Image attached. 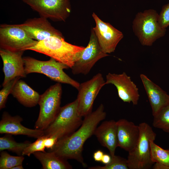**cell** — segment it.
<instances>
[{
  "label": "cell",
  "mask_w": 169,
  "mask_h": 169,
  "mask_svg": "<svg viewBox=\"0 0 169 169\" xmlns=\"http://www.w3.org/2000/svg\"><path fill=\"white\" fill-rule=\"evenodd\" d=\"M11 94L20 103L28 107L38 104L40 96L37 92L20 79L14 85Z\"/></svg>",
  "instance_id": "ffe728a7"
},
{
  "label": "cell",
  "mask_w": 169,
  "mask_h": 169,
  "mask_svg": "<svg viewBox=\"0 0 169 169\" xmlns=\"http://www.w3.org/2000/svg\"><path fill=\"white\" fill-rule=\"evenodd\" d=\"M118 147L128 152L136 146L140 135L139 125L125 119L116 121Z\"/></svg>",
  "instance_id": "2e32d148"
},
{
  "label": "cell",
  "mask_w": 169,
  "mask_h": 169,
  "mask_svg": "<svg viewBox=\"0 0 169 169\" xmlns=\"http://www.w3.org/2000/svg\"><path fill=\"white\" fill-rule=\"evenodd\" d=\"M84 48L67 42L64 37L52 36L38 41L28 50L47 55L71 68Z\"/></svg>",
  "instance_id": "7a4b0ae2"
},
{
  "label": "cell",
  "mask_w": 169,
  "mask_h": 169,
  "mask_svg": "<svg viewBox=\"0 0 169 169\" xmlns=\"http://www.w3.org/2000/svg\"><path fill=\"white\" fill-rule=\"evenodd\" d=\"M24 52H13L0 49V55L3 62V70L4 74L3 86L16 77H26L22 57Z\"/></svg>",
  "instance_id": "5bb4252c"
},
{
  "label": "cell",
  "mask_w": 169,
  "mask_h": 169,
  "mask_svg": "<svg viewBox=\"0 0 169 169\" xmlns=\"http://www.w3.org/2000/svg\"><path fill=\"white\" fill-rule=\"evenodd\" d=\"M105 84H112L117 89L119 97L125 102L137 105L139 98L138 89L125 72L120 74L109 73Z\"/></svg>",
  "instance_id": "4fadbf2b"
},
{
  "label": "cell",
  "mask_w": 169,
  "mask_h": 169,
  "mask_svg": "<svg viewBox=\"0 0 169 169\" xmlns=\"http://www.w3.org/2000/svg\"><path fill=\"white\" fill-rule=\"evenodd\" d=\"M22 165H18L12 167L11 169H23Z\"/></svg>",
  "instance_id": "d6a6232c"
},
{
  "label": "cell",
  "mask_w": 169,
  "mask_h": 169,
  "mask_svg": "<svg viewBox=\"0 0 169 169\" xmlns=\"http://www.w3.org/2000/svg\"><path fill=\"white\" fill-rule=\"evenodd\" d=\"M153 116V126L169 133V104Z\"/></svg>",
  "instance_id": "cb8c5ba5"
},
{
  "label": "cell",
  "mask_w": 169,
  "mask_h": 169,
  "mask_svg": "<svg viewBox=\"0 0 169 169\" xmlns=\"http://www.w3.org/2000/svg\"><path fill=\"white\" fill-rule=\"evenodd\" d=\"M46 137V136L44 135L37 138L33 143H31L24 149L22 155L29 156L31 154L37 151H45L44 140Z\"/></svg>",
  "instance_id": "4316f807"
},
{
  "label": "cell",
  "mask_w": 169,
  "mask_h": 169,
  "mask_svg": "<svg viewBox=\"0 0 169 169\" xmlns=\"http://www.w3.org/2000/svg\"><path fill=\"white\" fill-rule=\"evenodd\" d=\"M31 143L28 141L17 142L11 137L5 136L0 138V151L7 150L19 156H22L24 149Z\"/></svg>",
  "instance_id": "7402d4cb"
},
{
  "label": "cell",
  "mask_w": 169,
  "mask_h": 169,
  "mask_svg": "<svg viewBox=\"0 0 169 169\" xmlns=\"http://www.w3.org/2000/svg\"><path fill=\"white\" fill-rule=\"evenodd\" d=\"M18 25L30 37L38 41L52 36L64 37L60 31L51 25L47 18L42 17L28 19Z\"/></svg>",
  "instance_id": "9a60e30c"
},
{
  "label": "cell",
  "mask_w": 169,
  "mask_h": 169,
  "mask_svg": "<svg viewBox=\"0 0 169 169\" xmlns=\"http://www.w3.org/2000/svg\"><path fill=\"white\" fill-rule=\"evenodd\" d=\"M140 135L134 148L129 152L127 161L129 169H148L154 163L151 157L150 142L155 141L156 134L147 123L139 125Z\"/></svg>",
  "instance_id": "8992f818"
},
{
  "label": "cell",
  "mask_w": 169,
  "mask_h": 169,
  "mask_svg": "<svg viewBox=\"0 0 169 169\" xmlns=\"http://www.w3.org/2000/svg\"><path fill=\"white\" fill-rule=\"evenodd\" d=\"M92 16L95 23L92 29L102 50L106 54L113 52L123 37V33L110 23L102 21L95 13Z\"/></svg>",
  "instance_id": "7c38bea8"
},
{
  "label": "cell",
  "mask_w": 169,
  "mask_h": 169,
  "mask_svg": "<svg viewBox=\"0 0 169 169\" xmlns=\"http://www.w3.org/2000/svg\"><path fill=\"white\" fill-rule=\"evenodd\" d=\"M23 119L20 116H11L8 112L3 113L0 121V133L14 135H24L38 138L44 135V131L39 129H32L22 125Z\"/></svg>",
  "instance_id": "e0dca14e"
},
{
  "label": "cell",
  "mask_w": 169,
  "mask_h": 169,
  "mask_svg": "<svg viewBox=\"0 0 169 169\" xmlns=\"http://www.w3.org/2000/svg\"><path fill=\"white\" fill-rule=\"evenodd\" d=\"M41 162L43 169H70L72 166L67 161L50 151H37L33 154Z\"/></svg>",
  "instance_id": "44dd1931"
},
{
  "label": "cell",
  "mask_w": 169,
  "mask_h": 169,
  "mask_svg": "<svg viewBox=\"0 0 169 169\" xmlns=\"http://www.w3.org/2000/svg\"><path fill=\"white\" fill-rule=\"evenodd\" d=\"M26 75L36 73L43 74L51 80L60 83L69 84L77 90L80 84L71 78L63 70L69 67L51 58L47 61H41L30 57H23Z\"/></svg>",
  "instance_id": "5b68a950"
},
{
  "label": "cell",
  "mask_w": 169,
  "mask_h": 169,
  "mask_svg": "<svg viewBox=\"0 0 169 169\" xmlns=\"http://www.w3.org/2000/svg\"><path fill=\"white\" fill-rule=\"evenodd\" d=\"M109 56L102 50L95 34L92 28L89 43L82 51L78 59L72 67L74 74H87L99 60Z\"/></svg>",
  "instance_id": "8fae6325"
},
{
  "label": "cell",
  "mask_w": 169,
  "mask_h": 169,
  "mask_svg": "<svg viewBox=\"0 0 169 169\" xmlns=\"http://www.w3.org/2000/svg\"><path fill=\"white\" fill-rule=\"evenodd\" d=\"M110 162L104 166H95L89 167V169H128L127 160L119 156L111 157Z\"/></svg>",
  "instance_id": "484cf974"
},
{
  "label": "cell",
  "mask_w": 169,
  "mask_h": 169,
  "mask_svg": "<svg viewBox=\"0 0 169 169\" xmlns=\"http://www.w3.org/2000/svg\"><path fill=\"white\" fill-rule=\"evenodd\" d=\"M58 140V138L55 136H46L44 140V144L45 148L50 150H52Z\"/></svg>",
  "instance_id": "f546056e"
},
{
  "label": "cell",
  "mask_w": 169,
  "mask_h": 169,
  "mask_svg": "<svg viewBox=\"0 0 169 169\" xmlns=\"http://www.w3.org/2000/svg\"><path fill=\"white\" fill-rule=\"evenodd\" d=\"M106 116L104 107L101 104L95 111L84 117L79 127L71 134L59 140L50 151L63 159H74L85 167L82 156L86 141L93 135L98 125Z\"/></svg>",
  "instance_id": "6da1fadb"
},
{
  "label": "cell",
  "mask_w": 169,
  "mask_h": 169,
  "mask_svg": "<svg viewBox=\"0 0 169 169\" xmlns=\"http://www.w3.org/2000/svg\"><path fill=\"white\" fill-rule=\"evenodd\" d=\"M78 100L61 107L55 118L44 130V135L55 136L58 140L73 133L81 126L83 120L78 111Z\"/></svg>",
  "instance_id": "3957f363"
},
{
  "label": "cell",
  "mask_w": 169,
  "mask_h": 169,
  "mask_svg": "<svg viewBox=\"0 0 169 169\" xmlns=\"http://www.w3.org/2000/svg\"><path fill=\"white\" fill-rule=\"evenodd\" d=\"M150 142L151 157L154 163H157L167 167L169 169V149L165 150L154 142Z\"/></svg>",
  "instance_id": "603a6c76"
},
{
  "label": "cell",
  "mask_w": 169,
  "mask_h": 169,
  "mask_svg": "<svg viewBox=\"0 0 169 169\" xmlns=\"http://www.w3.org/2000/svg\"><path fill=\"white\" fill-rule=\"evenodd\" d=\"M38 42L30 37L18 24H0V49L13 52L24 51Z\"/></svg>",
  "instance_id": "ba28073f"
},
{
  "label": "cell",
  "mask_w": 169,
  "mask_h": 169,
  "mask_svg": "<svg viewBox=\"0 0 169 169\" xmlns=\"http://www.w3.org/2000/svg\"><path fill=\"white\" fill-rule=\"evenodd\" d=\"M105 84L103 75L98 73L90 79L80 84L77 99L79 115L85 117L92 112L94 100L102 87Z\"/></svg>",
  "instance_id": "30bf717a"
},
{
  "label": "cell",
  "mask_w": 169,
  "mask_h": 169,
  "mask_svg": "<svg viewBox=\"0 0 169 169\" xmlns=\"http://www.w3.org/2000/svg\"><path fill=\"white\" fill-rule=\"evenodd\" d=\"M158 16L159 14L153 9L139 12L136 15L132 22V29L142 45L151 46L165 34L166 29L160 26Z\"/></svg>",
  "instance_id": "277c9868"
},
{
  "label": "cell",
  "mask_w": 169,
  "mask_h": 169,
  "mask_svg": "<svg viewBox=\"0 0 169 169\" xmlns=\"http://www.w3.org/2000/svg\"><path fill=\"white\" fill-rule=\"evenodd\" d=\"M140 77L151 105L153 116L169 104V95L147 76L141 74Z\"/></svg>",
  "instance_id": "ac0fdd59"
},
{
  "label": "cell",
  "mask_w": 169,
  "mask_h": 169,
  "mask_svg": "<svg viewBox=\"0 0 169 169\" xmlns=\"http://www.w3.org/2000/svg\"></svg>",
  "instance_id": "836d02e7"
},
{
  "label": "cell",
  "mask_w": 169,
  "mask_h": 169,
  "mask_svg": "<svg viewBox=\"0 0 169 169\" xmlns=\"http://www.w3.org/2000/svg\"><path fill=\"white\" fill-rule=\"evenodd\" d=\"M21 78L16 77L8 82L3 86V88L0 91V109L4 108L8 97L11 93L13 89L18 80Z\"/></svg>",
  "instance_id": "83f0119b"
},
{
  "label": "cell",
  "mask_w": 169,
  "mask_h": 169,
  "mask_svg": "<svg viewBox=\"0 0 169 169\" xmlns=\"http://www.w3.org/2000/svg\"><path fill=\"white\" fill-rule=\"evenodd\" d=\"M158 20L162 28H166L169 26V3L162 7L159 14Z\"/></svg>",
  "instance_id": "f1b7e54d"
},
{
  "label": "cell",
  "mask_w": 169,
  "mask_h": 169,
  "mask_svg": "<svg viewBox=\"0 0 169 169\" xmlns=\"http://www.w3.org/2000/svg\"><path fill=\"white\" fill-rule=\"evenodd\" d=\"M104 154L103 152L100 150L96 151L93 154L94 160L96 161L101 162Z\"/></svg>",
  "instance_id": "4dcf8cb0"
},
{
  "label": "cell",
  "mask_w": 169,
  "mask_h": 169,
  "mask_svg": "<svg viewBox=\"0 0 169 169\" xmlns=\"http://www.w3.org/2000/svg\"><path fill=\"white\" fill-rule=\"evenodd\" d=\"M62 91L61 83L57 82L40 95V111L35 129L44 131L54 120L61 107Z\"/></svg>",
  "instance_id": "52a82bcc"
},
{
  "label": "cell",
  "mask_w": 169,
  "mask_h": 169,
  "mask_svg": "<svg viewBox=\"0 0 169 169\" xmlns=\"http://www.w3.org/2000/svg\"><path fill=\"white\" fill-rule=\"evenodd\" d=\"M40 17L54 21H65L71 11L70 0H20Z\"/></svg>",
  "instance_id": "9c48e42d"
},
{
  "label": "cell",
  "mask_w": 169,
  "mask_h": 169,
  "mask_svg": "<svg viewBox=\"0 0 169 169\" xmlns=\"http://www.w3.org/2000/svg\"><path fill=\"white\" fill-rule=\"evenodd\" d=\"M23 156H12L7 152H1L0 157V169H11L15 166L22 165L24 159Z\"/></svg>",
  "instance_id": "d4e9b609"
},
{
  "label": "cell",
  "mask_w": 169,
  "mask_h": 169,
  "mask_svg": "<svg viewBox=\"0 0 169 169\" xmlns=\"http://www.w3.org/2000/svg\"><path fill=\"white\" fill-rule=\"evenodd\" d=\"M111 156L110 155L107 154H104L101 162L105 165L107 164L110 163L111 160Z\"/></svg>",
  "instance_id": "1f68e13d"
},
{
  "label": "cell",
  "mask_w": 169,
  "mask_h": 169,
  "mask_svg": "<svg viewBox=\"0 0 169 169\" xmlns=\"http://www.w3.org/2000/svg\"><path fill=\"white\" fill-rule=\"evenodd\" d=\"M94 135L102 146L108 149L111 156H114L118 147L116 121L114 120L103 121L96 128Z\"/></svg>",
  "instance_id": "d6986e66"
}]
</instances>
